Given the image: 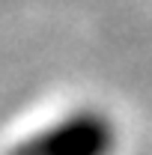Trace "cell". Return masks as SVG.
<instances>
[{
    "label": "cell",
    "mask_w": 152,
    "mask_h": 155,
    "mask_svg": "<svg viewBox=\"0 0 152 155\" xmlns=\"http://www.w3.org/2000/svg\"><path fill=\"white\" fill-rule=\"evenodd\" d=\"M119 146V128L101 107L81 104L42 128L24 134L9 155H114Z\"/></svg>",
    "instance_id": "obj_1"
}]
</instances>
